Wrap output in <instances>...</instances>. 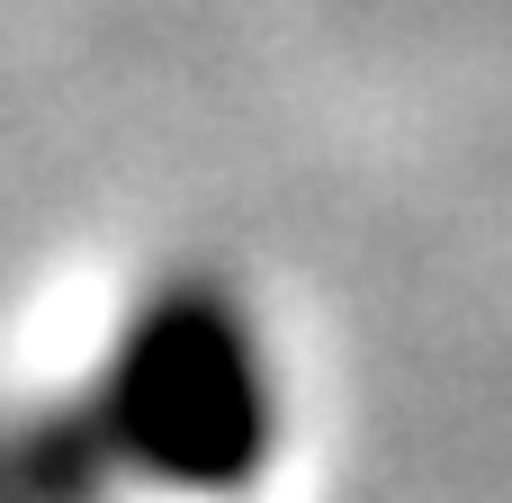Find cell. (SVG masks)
Instances as JSON below:
<instances>
[{
    "mask_svg": "<svg viewBox=\"0 0 512 503\" xmlns=\"http://www.w3.org/2000/svg\"><path fill=\"white\" fill-rule=\"evenodd\" d=\"M108 495H126V477L81 396L0 405V503H108Z\"/></svg>",
    "mask_w": 512,
    "mask_h": 503,
    "instance_id": "cell-2",
    "label": "cell"
},
{
    "mask_svg": "<svg viewBox=\"0 0 512 503\" xmlns=\"http://www.w3.org/2000/svg\"><path fill=\"white\" fill-rule=\"evenodd\" d=\"M81 405L117 477L153 495H243L252 477H270L288 432L270 324L225 270L153 279L99 342Z\"/></svg>",
    "mask_w": 512,
    "mask_h": 503,
    "instance_id": "cell-1",
    "label": "cell"
}]
</instances>
